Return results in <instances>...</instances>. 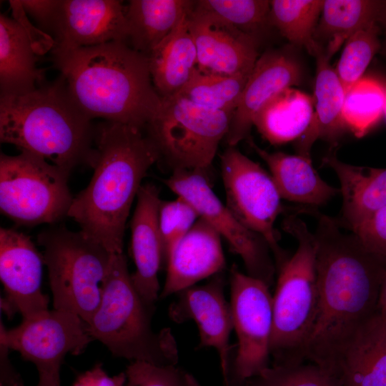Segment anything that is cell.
<instances>
[{
    "label": "cell",
    "mask_w": 386,
    "mask_h": 386,
    "mask_svg": "<svg viewBox=\"0 0 386 386\" xmlns=\"http://www.w3.org/2000/svg\"><path fill=\"white\" fill-rule=\"evenodd\" d=\"M310 213L317 219L318 296L305 360L338 377L345 350L377 311L386 262L369 252L353 232H342L335 218Z\"/></svg>",
    "instance_id": "6da1fadb"
},
{
    "label": "cell",
    "mask_w": 386,
    "mask_h": 386,
    "mask_svg": "<svg viewBox=\"0 0 386 386\" xmlns=\"http://www.w3.org/2000/svg\"><path fill=\"white\" fill-rule=\"evenodd\" d=\"M94 141L93 176L73 199L68 217L109 252L122 253L133 201L159 154L142 129L121 123L106 121L98 124Z\"/></svg>",
    "instance_id": "7a4b0ae2"
},
{
    "label": "cell",
    "mask_w": 386,
    "mask_h": 386,
    "mask_svg": "<svg viewBox=\"0 0 386 386\" xmlns=\"http://www.w3.org/2000/svg\"><path fill=\"white\" fill-rule=\"evenodd\" d=\"M51 54L71 99L91 119L142 130L159 112L162 97L153 84L148 57L126 42L53 48Z\"/></svg>",
    "instance_id": "3957f363"
},
{
    "label": "cell",
    "mask_w": 386,
    "mask_h": 386,
    "mask_svg": "<svg viewBox=\"0 0 386 386\" xmlns=\"http://www.w3.org/2000/svg\"><path fill=\"white\" fill-rule=\"evenodd\" d=\"M95 127L71 99L64 78L34 91L0 96V140L38 155L70 173L91 167Z\"/></svg>",
    "instance_id": "277c9868"
},
{
    "label": "cell",
    "mask_w": 386,
    "mask_h": 386,
    "mask_svg": "<svg viewBox=\"0 0 386 386\" xmlns=\"http://www.w3.org/2000/svg\"><path fill=\"white\" fill-rule=\"evenodd\" d=\"M154 310L135 289L124 253L113 254L99 305L86 323L90 335L116 357L160 366L176 365V340L169 328L153 330Z\"/></svg>",
    "instance_id": "5b68a950"
},
{
    "label": "cell",
    "mask_w": 386,
    "mask_h": 386,
    "mask_svg": "<svg viewBox=\"0 0 386 386\" xmlns=\"http://www.w3.org/2000/svg\"><path fill=\"white\" fill-rule=\"evenodd\" d=\"M283 229L297 242L295 252L278 268L272 296L270 355L274 365L304 362L305 347L317 307V241L298 214L283 221Z\"/></svg>",
    "instance_id": "8992f818"
},
{
    "label": "cell",
    "mask_w": 386,
    "mask_h": 386,
    "mask_svg": "<svg viewBox=\"0 0 386 386\" xmlns=\"http://www.w3.org/2000/svg\"><path fill=\"white\" fill-rule=\"evenodd\" d=\"M37 242L43 248L54 309L73 312L88 323L99 305L113 253L81 230L64 227L43 230Z\"/></svg>",
    "instance_id": "52a82bcc"
},
{
    "label": "cell",
    "mask_w": 386,
    "mask_h": 386,
    "mask_svg": "<svg viewBox=\"0 0 386 386\" xmlns=\"http://www.w3.org/2000/svg\"><path fill=\"white\" fill-rule=\"evenodd\" d=\"M232 114L209 109L179 94L162 98L161 107L147 124L149 138L159 159L175 170L205 172L226 137Z\"/></svg>",
    "instance_id": "ba28073f"
},
{
    "label": "cell",
    "mask_w": 386,
    "mask_h": 386,
    "mask_svg": "<svg viewBox=\"0 0 386 386\" xmlns=\"http://www.w3.org/2000/svg\"><path fill=\"white\" fill-rule=\"evenodd\" d=\"M70 173L33 153L0 155V209L19 224H54L68 216Z\"/></svg>",
    "instance_id": "9c48e42d"
},
{
    "label": "cell",
    "mask_w": 386,
    "mask_h": 386,
    "mask_svg": "<svg viewBox=\"0 0 386 386\" xmlns=\"http://www.w3.org/2000/svg\"><path fill=\"white\" fill-rule=\"evenodd\" d=\"M221 172L227 207L266 241L278 269L289 257L279 244L275 229L277 218L284 209L271 174L235 147L223 152Z\"/></svg>",
    "instance_id": "30bf717a"
},
{
    "label": "cell",
    "mask_w": 386,
    "mask_h": 386,
    "mask_svg": "<svg viewBox=\"0 0 386 386\" xmlns=\"http://www.w3.org/2000/svg\"><path fill=\"white\" fill-rule=\"evenodd\" d=\"M263 281L230 272V307L237 350L230 375L232 382L254 378L268 367L273 327L272 295Z\"/></svg>",
    "instance_id": "8fae6325"
},
{
    "label": "cell",
    "mask_w": 386,
    "mask_h": 386,
    "mask_svg": "<svg viewBox=\"0 0 386 386\" xmlns=\"http://www.w3.org/2000/svg\"><path fill=\"white\" fill-rule=\"evenodd\" d=\"M205 172L175 170L165 184L177 197L190 203L199 217L207 222L242 259L247 274L265 282L273 283L275 262L266 241L244 226L212 190Z\"/></svg>",
    "instance_id": "7c38bea8"
},
{
    "label": "cell",
    "mask_w": 386,
    "mask_h": 386,
    "mask_svg": "<svg viewBox=\"0 0 386 386\" xmlns=\"http://www.w3.org/2000/svg\"><path fill=\"white\" fill-rule=\"evenodd\" d=\"M92 340L86 323L66 310H47L9 330L1 322L0 341L34 363L39 377L60 380L64 357L81 354Z\"/></svg>",
    "instance_id": "4fadbf2b"
},
{
    "label": "cell",
    "mask_w": 386,
    "mask_h": 386,
    "mask_svg": "<svg viewBox=\"0 0 386 386\" xmlns=\"http://www.w3.org/2000/svg\"><path fill=\"white\" fill-rule=\"evenodd\" d=\"M43 255L26 234L0 229V279L5 297L1 308L8 317L23 319L49 310V299L41 290Z\"/></svg>",
    "instance_id": "5bb4252c"
},
{
    "label": "cell",
    "mask_w": 386,
    "mask_h": 386,
    "mask_svg": "<svg viewBox=\"0 0 386 386\" xmlns=\"http://www.w3.org/2000/svg\"><path fill=\"white\" fill-rule=\"evenodd\" d=\"M54 48L74 49L128 41L126 6L117 0H58L45 31Z\"/></svg>",
    "instance_id": "9a60e30c"
},
{
    "label": "cell",
    "mask_w": 386,
    "mask_h": 386,
    "mask_svg": "<svg viewBox=\"0 0 386 386\" xmlns=\"http://www.w3.org/2000/svg\"><path fill=\"white\" fill-rule=\"evenodd\" d=\"M221 273L204 285L192 286L178 292L169 307V317L176 323L193 320L198 327L200 347H213L218 353L222 375L229 386L231 364L229 337L233 330L230 304L224 294Z\"/></svg>",
    "instance_id": "2e32d148"
},
{
    "label": "cell",
    "mask_w": 386,
    "mask_h": 386,
    "mask_svg": "<svg viewBox=\"0 0 386 386\" xmlns=\"http://www.w3.org/2000/svg\"><path fill=\"white\" fill-rule=\"evenodd\" d=\"M194 3L188 24L197 49V68L221 75L250 74L259 58L257 36L221 21Z\"/></svg>",
    "instance_id": "e0dca14e"
},
{
    "label": "cell",
    "mask_w": 386,
    "mask_h": 386,
    "mask_svg": "<svg viewBox=\"0 0 386 386\" xmlns=\"http://www.w3.org/2000/svg\"><path fill=\"white\" fill-rule=\"evenodd\" d=\"M300 78V67L290 55L272 51L259 56L231 117L225 137L228 147L245 139L262 107L280 91L297 85Z\"/></svg>",
    "instance_id": "ac0fdd59"
},
{
    "label": "cell",
    "mask_w": 386,
    "mask_h": 386,
    "mask_svg": "<svg viewBox=\"0 0 386 386\" xmlns=\"http://www.w3.org/2000/svg\"><path fill=\"white\" fill-rule=\"evenodd\" d=\"M162 200L153 184H142L137 196V204L131 219L132 252L136 270L131 274L133 284L150 307L159 297L158 273L164 262L163 244L159 224Z\"/></svg>",
    "instance_id": "d6986e66"
},
{
    "label": "cell",
    "mask_w": 386,
    "mask_h": 386,
    "mask_svg": "<svg viewBox=\"0 0 386 386\" xmlns=\"http://www.w3.org/2000/svg\"><path fill=\"white\" fill-rule=\"evenodd\" d=\"M221 238L207 222L199 217L171 250L159 297H167L221 273L226 264Z\"/></svg>",
    "instance_id": "ffe728a7"
},
{
    "label": "cell",
    "mask_w": 386,
    "mask_h": 386,
    "mask_svg": "<svg viewBox=\"0 0 386 386\" xmlns=\"http://www.w3.org/2000/svg\"><path fill=\"white\" fill-rule=\"evenodd\" d=\"M323 164L335 172L342 197L340 217L342 229L352 232L386 205V168L360 167L343 162L329 154Z\"/></svg>",
    "instance_id": "44dd1931"
},
{
    "label": "cell",
    "mask_w": 386,
    "mask_h": 386,
    "mask_svg": "<svg viewBox=\"0 0 386 386\" xmlns=\"http://www.w3.org/2000/svg\"><path fill=\"white\" fill-rule=\"evenodd\" d=\"M338 377L341 386H386V320L377 311L345 350Z\"/></svg>",
    "instance_id": "7402d4cb"
},
{
    "label": "cell",
    "mask_w": 386,
    "mask_h": 386,
    "mask_svg": "<svg viewBox=\"0 0 386 386\" xmlns=\"http://www.w3.org/2000/svg\"><path fill=\"white\" fill-rule=\"evenodd\" d=\"M250 146L268 166L282 199L318 207L340 192L325 182L312 164L311 158L284 152H269L253 142Z\"/></svg>",
    "instance_id": "603a6c76"
},
{
    "label": "cell",
    "mask_w": 386,
    "mask_h": 386,
    "mask_svg": "<svg viewBox=\"0 0 386 386\" xmlns=\"http://www.w3.org/2000/svg\"><path fill=\"white\" fill-rule=\"evenodd\" d=\"M315 56L314 113L308 128L295 142L297 154L306 157H310L311 148L318 139L333 141L346 128L342 118L345 89L322 49Z\"/></svg>",
    "instance_id": "cb8c5ba5"
},
{
    "label": "cell",
    "mask_w": 386,
    "mask_h": 386,
    "mask_svg": "<svg viewBox=\"0 0 386 386\" xmlns=\"http://www.w3.org/2000/svg\"><path fill=\"white\" fill-rule=\"evenodd\" d=\"M189 12L147 56L153 84L162 98L179 94L197 67V49L188 24Z\"/></svg>",
    "instance_id": "d4e9b609"
},
{
    "label": "cell",
    "mask_w": 386,
    "mask_h": 386,
    "mask_svg": "<svg viewBox=\"0 0 386 386\" xmlns=\"http://www.w3.org/2000/svg\"><path fill=\"white\" fill-rule=\"evenodd\" d=\"M33 46L21 26L0 15V96L29 93L41 85L44 71L36 65Z\"/></svg>",
    "instance_id": "484cf974"
},
{
    "label": "cell",
    "mask_w": 386,
    "mask_h": 386,
    "mask_svg": "<svg viewBox=\"0 0 386 386\" xmlns=\"http://www.w3.org/2000/svg\"><path fill=\"white\" fill-rule=\"evenodd\" d=\"M385 18V1L326 0L314 39L330 59L357 31Z\"/></svg>",
    "instance_id": "4316f807"
},
{
    "label": "cell",
    "mask_w": 386,
    "mask_h": 386,
    "mask_svg": "<svg viewBox=\"0 0 386 386\" xmlns=\"http://www.w3.org/2000/svg\"><path fill=\"white\" fill-rule=\"evenodd\" d=\"M194 1L131 0L126 6L131 47L148 56L180 23Z\"/></svg>",
    "instance_id": "83f0119b"
},
{
    "label": "cell",
    "mask_w": 386,
    "mask_h": 386,
    "mask_svg": "<svg viewBox=\"0 0 386 386\" xmlns=\"http://www.w3.org/2000/svg\"><path fill=\"white\" fill-rule=\"evenodd\" d=\"M313 113V97L289 87L262 107L253 125L270 144H281L297 140L308 128Z\"/></svg>",
    "instance_id": "f1b7e54d"
},
{
    "label": "cell",
    "mask_w": 386,
    "mask_h": 386,
    "mask_svg": "<svg viewBox=\"0 0 386 386\" xmlns=\"http://www.w3.org/2000/svg\"><path fill=\"white\" fill-rule=\"evenodd\" d=\"M269 24L275 26L290 42L303 46L315 56L321 46L314 34L322 13V0L269 1Z\"/></svg>",
    "instance_id": "f546056e"
},
{
    "label": "cell",
    "mask_w": 386,
    "mask_h": 386,
    "mask_svg": "<svg viewBox=\"0 0 386 386\" xmlns=\"http://www.w3.org/2000/svg\"><path fill=\"white\" fill-rule=\"evenodd\" d=\"M386 87L382 79L362 76L346 93L342 118L346 128L362 137L384 117Z\"/></svg>",
    "instance_id": "4dcf8cb0"
},
{
    "label": "cell",
    "mask_w": 386,
    "mask_h": 386,
    "mask_svg": "<svg viewBox=\"0 0 386 386\" xmlns=\"http://www.w3.org/2000/svg\"><path fill=\"white\" fill-rule=\"evenodd\" d=\"M249 74L221 75L197 67L177 94L200 107L233 114Z\"/></svg>",
    "instance_id": "1f68e13d"
},
{
    "label": "cell",
    "mask_w": 386,
    "mask_h": 386,
    "mask_svg": "<svg viewBox=\"0 0 386 386\" xmlns=\"http://www.w3.org/2000/svg\"><path fill=\"white\" fill-rule=\"evenodd\" d=\"M194 6L225 24L255 36L259 27L269 24V1L199 0L195 1Z\"/></svg>",
    "instance_id": "d6a6232c"
},
{
    "label": "cell",
    "mask_w": 386,
    "mask_h": 386,
    "mask_svg": "<svg viewBox=\"0 0 386 386\" xmlns=\"http://www.w3.org/2000/svg\"><path fill=\"white\" fill-rule=\"evenodd\" d=\"M379 31L378 24H373L357 31L345 42L335 69L345 93L363 76L379 50Z\"/></svg>",
    "instance_id": "836d02e7"
},
{
    "label": "cell",
    "mask_w": 386,
    "mask_h": 386,
    "mask_svg": "<svg viewBox=\"0 0 386 386\" xmlns=\"http://www.w3.org/2000/svg\"><path fill=\"white\" fill-rule=\"evenodd\" d=\"M254 378L251 386H341L337 376L312 362L273 364Z\"/></svg>",
    "instance_id": "e575fe53"
},
{
    "label": "cell",
    "mask_w": 386,
    "mask_h": 386,
    "mask_svg": "<svg viewBox=\"0 0 386 386\" xmlns=\"http://www.w3.org/2000/svg\"><path fill=\"white\" fill-rule=\"evenodd\" d=\"M199 218L194 207L180 197L171 201L162 200L159 209V224L164 262L172 248L191 229Z\"/></svg>",
    "instance_id": "d590c367"
},
{
    "label": "cell",
    "mask_w": 386,
    "mask_h": 386,
    "mask_svg": "<svg viewBox=\"0 0 386 386\" xmlns=\"http://www.w3.org/2000/svg\"><path fill=\"white\" fill-rule=\"evenodd\" d=\"M125 372L131 386H200L192 374L176 365L160 366L134 361L128 365Z\"/></svg>",
    "instance_id": "8d00e7d4"
},
{
    "label": "cell",
    "mask_w": 386,
    "mask_h": 386,
    "mask_svg": "<svg viewBox=\"0 0 386 386\" xmlns=\"http://www.w3.org/2000/svg\"><path fill=\"white\" fill-rule=\"evenodd\" d=\"M352 232L369 252L386 262V205Z\"/></svg>",
    "instance_id": "74e56055"
},
{
    "label": "cell",
    "mask_w": 386,
    "mask_h": 386,
    "mask_svg": "<svg viewBox=\"0 0 386 386\" xmlns=\"http://www.w3.org/2000/svg\"><path fill=\"white\" fill-rule=\"evenodd\" d=\"M9 4L12 11V18L21 26L26 33L35 54L37 56L44 55L49 51H51L55 45L54 39L48 34L31 24L20 1L11 0Z\"/></svg>",
    "instance_id": "f35d334b"
},
{
    "label": "cell",
    "mask_w": 386,
    "mask_h": 386,
    "mask_svg": "<svg viewBox=\"0 0 386 386\" xmlns=\"http://www.w3.org/2000/svg\"><path fill=\"white\" fill-rule=\"evenodd\" d=\"M25 12L39 24L40 29L45 32L54 10L57 6L58 0H19Z\"/></svg>",
    "instance_id": "ab89813d"
},
{
    "label": "cell",
    "mask_w": 386,
    "mask_h": 386,
    "mask_svg": "<svg viewBox=\"0 0 386 386\" xmlns=\"http://www.w3.org/2000/svg\"><path fill=\"white\" fill-rule=\"evenodd\" d=\"M1 382L0 386H23V381L9 362V350L2 341H0Z\"/></svg>",
    "instance_id": "60d3db41"
},
{
    "label": "cell",
    "mask_w": 386,
    "mask_h": 386,
    "mask_svg": "<svg viewBox=\"0 0 386 386\" xmlns=\"http://www.w3.org/2000/svg\"><path fill=\"white\" fill-rule=\"evenodd\" d=\"M106 375L102 365L96 364L91 370L79 375L72 386H100Z\"/></svg>",
    "instance_id": "b9f144b4"
},
{
    "label": "cell",
    "mask_w": 386,
    "mask_h": 386,
    "mask_svg": "<svg viewBox=\"0 0 386 386\" xmlns=\"http://www.w3.org/2000/svg\"><path fill=\"white\" fill-rule=\"evenodd\" d=\"M377 312L386 320V272L382 277L380 287Z\"/></svg>",
    "instance_id": "7bdbcfd3"
},
{
    "label": "cell",
    "mask_w": 386,
    "mask_h": 386,
    "mask_svg": "<svg viewBox=\"0 0 386 386\" xmlns=\"http://www.w3.org/2000/svg\"><path fill=\"white\" fill-rule=\"evenodd\" d=\"M36 386H61L60 380L39 377V382Z\"/></svg>",
    "instance_id": "ee69618b"
},
{
    "label": "cell",
    "mask_w": 386,
    "mask_h": 386,
    "mask_svg": "<svg viewBox=\"0 0 386 386\" xmlns=\"http://www.w3.org/2000/svg\"><path fill=\"white\" fill-rule=\"evenodd\" d=\"M384 81H385V87H386V80H384ZM384 117H385V119H386V102H385V107Z\"/></svg>",
    "instance_id": "f6af8a7d"
},
{
    "label": "cell",
    "mask_w": 386,
    "mask_h": 386,
    "mask_svg": "<svg viewBox=\"0 0 386 386\" xmlns=\"http://www.w3.org/2000/svg\"><path fill=\"white\" fill-rule=\"evenodd\" d=\"M125 386H131V385L127 382V385Z\"/></svg>",
    "instance_id": "bcb514c9"
},
{
    "label": "cell",
    "mask_w": 386,
    "mask_h": 386,
    "mask_svg": "<svg viewBox=\"0 0 386 386\" xmlns=\"http://www.w3.org/2000/svg\"><path fill=\"white\" fill-rule=\"evenodd\" d=\"M384 23L386 24V18H385V21H384Z\"/></svg>",
    "instance_id": "7dc6e473"
},
{
    "label": "cell",
    "mask_w": 386,
    "mask_h": 386,
    "mask_svg": "<svg viewBox=\"0 0 386 386\" xmlns=\"http://www.w3.org/2000/svg\"><path fill=\"white\" fill-rule=\"evenodd\" d=\"M249 386H251V385H249Z\"/></svg>",
    "instance_id": "c3c4849f"
}]
</instances>
